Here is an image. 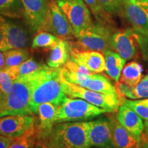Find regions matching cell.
<instances>
[{
	"label": "cell",
	"mask_w": 148,
	"mask_h": 148,
	"mask_svg": "<svg viewBox=\"0 0 148 148\" xmlns=\"http://www.w3.org/2000/svg\"><path fill=\"white\" fill-rule=\"evenodd\" d=\"M54 69L46 65L34 73L16 79L8 93L0 91V118L7 115L32 114L29 105L33 91Z\"/></svg>",
	"instance_id": "6da1fadb"
},
{
	"label": "cell",
	"mask_w": 148,
	"mask_h": 148,
	"mask_svg": "<svg viewBox=\"0 0 148 148\" xmlns=\"http://www.w3.org/2000/svg\"><path fill=\"white\" fill-rule=\"evenodd\" d=\"M39 143L53 148H90L88 122L58 123L47 139Z\"/></svg>",
	"instance_id": "7a4b0ae2"
},
{
	"label": "cell",
	"mask_w": 148,
	"mask_h": 148,
	"mask_svg": "<svg viewBox=\"0 0 148 148\" xmlns=\"http://www.w3.org/2000/svg\"><path fill=\"white\" fill-rule=\"evenodd\" d=\"M112 34L110 25L98 21L92 23L75 37L76 41L71 43V51H96L103 53L111 49Z\"/></svg>",
	"instance_id": "3957f363"
},
{
	"label": "cell",
	"mask_w": 148,
	"mask_h": 148,
	"mask_svg": "<svg viewBox=\"0 0 148 148\" xmlns=\"http://www.w3.org/2000/svg\"><path fill=\"white\" fill-rule=\"evenodd\" d=\"M66 97L62 88L61 67L55 68L53 73L35 88L29 101V110L36 113L40 104L47 102L59 106Z\"/></svg>",
	"instance_id": "277c9868"
},
{
	"label": "cell",
	"mask_w": 148,
	"mask_h": 148,
	"mask_svg": "<svg viewBox=\"0 0 148 148\" xmlns=\"http://www.w3.org/2000/svg\"><path fill=\"white\" fill-rule=\"evenodd\" d=\"M106 112H110L80 98L66 97L58 106L56 123L86 120Z\"/></svg>",
	"instance_id": "5b68a950"
},
{
	"label": "cell",
	"mask_w": 148,
	"mask_h": 148,
	"mask_svg": "<svg viewBox=\"0 0 148 148\" xmlns=\"http://www.w3.org/2000/svg\"><path fill=\"white\" fill-rule=\"evenodd\" d=\"M111 49L125 60L134 58L138 48L148 53V35L128 28L114 32L110 39Z\"/></svg>",
	"instance_id": "8992f818"
},
{
	"label": "cell",
	"mask_w": 148,
	"mask_h": 148,
	"mask_svg": "<svg viewBox=\"0 0 148 148\" xmlns=\"http://www.w3.org/2000/svg\"><path fill=\"white\" fill-rule=\"evenodd\" d=\"M62 74V73H61ZM62 84L63 91L70 97L80 98L94 106L113 112L118 110L121 100L120 96L108 95L87 89L66 81L62 75Z\"/></svg>",
	"instance_id": "52a82bcc"
},
{
	"label": "cell",
	"mask_w": 148,
	"mask_h": 148,
	"mask_svg": "<svg viewBox=\"0 0 148 148\" xmlns=\"http://www.w3.org/2000/svg\"><path fill=\"white\" fill-rule=\"evenodd\" d=\"M40 31L49 32L60 39L68 41L75 38L71 25L56 0H51L49 3Z\"/></svg>",
	"instance_id": "ba28073f"
},
{
	"label": "cell",
	"mask_w": 148,
	"mask_h": 148,
	"mask_svg": "<svg viewBox=\"0 0 148 148\" xmlns=\"http://www.w3.org/2000/svg\"><path fill=\"white\" fill-rule=\"evenodd\" d=\"M117 15L131 29L148 35V0H126Z\"/></svg>",
	"instance_id": "9c48e42d"
},
{
	"label": "cell",
	"mask_w": 148,
	"mask_h": 148,
	"mask_svg": "<svg viewBox=\"0 0 148 148\" xmlns=\"http://www.w3.org/2000/svg\"><path fill=\"white\" fill-rule=\"evenodd\" d=\"M69 20L75 37L92 24L89 8L83 0H56Z\"/></svg>",
	"instance_id": "30bf717a"
},
{
	"label": "cell",
	"mask_w": 148,
	"mask_h": 148,
	"mask_svg": "<svg viewBox=\"0 0 148 148\" xmlns=\"http://www.w3.org/2000/svg\"><path fill=\"white\" fill-rule=\"evenodd\" d=\"M3 38L0 44V51L25 49L29 44V32L27 26L20 23L19 19L3 16Z\"/></svg>",
	"instance_id": "8fae6325"
},
{
	"label": "cell",
	"mask_w": 148,
	"mask_h": 148,
	"mask_svg": "<svg viewBox=\"0 0 148 148\" xmlns=\"http://www.w3.org/2000/svg\"><path fill=\"white\" fill-rule=\"evenodd\" d=\"M51 0H22L24 22L34 34L40 31Z\"/></svg>",
	"instance_id": "7c38bea8"
},
{
	"label": "cell",
	"mask_w": 148,
	"mask_h": 148,
	"mask_svg": "<svg viewBox=\"0 0 148 148\" xmlns=\"http://www.w3.org/2000/svg\"><path fill=\"white\" fill-rule=\"evenodd\" d=\"M35 119L30 114L2 116L0 118V135L12 138L21 136L34 125Z\"/></svg>",
	"instance_id": "4fadbf2b"
},
{
	"label": "cell",
	"mask_w": 148,
	"mask_h": 148,
	"mask_svg": "<svg viewBox=\"0 0 148 148\" xmlns=\"http://www.w3.org/2000/svg\"><path fill=\"white\" fill-rule=\"evenodd\" d=\"M58 106L51 103H44L38 106L36 114L38 118L35 119V129L38 142H44L50 135L53 124L56 123Z\"/></svg>",
	"instance_id": "5bb4252c"
},
{
	"label": "cell",
	"mask_w": 148,
	"mask_h": 148,
	"mask_svg": "<svg viewBox=\"0 0 148 148\" xmlns=\"http://www.w3.org/2000/svg\"><path fill=\"white\" fill-rule=\"evenodd\" d=\"M88 138L90 147L114 148L110 119L100 118L95 121H88Z\"/></svg>",
	"instance_id": "9a60e30c"
},
{
	"label": "cell",
	"mask_w": 148,
	"mask_h": 148,
	"mask_svg": "<svg viewBox=\"0 0 148 148\" xmlns=\"http://www.w3.org/2000/svg\"><path fill=\"white\" fill-rule=\"evenodd\" d=\"M116 117L120 124L129 132L136 137L141 136L144 131L143 119L133 109L121 103Z\"/></svg>",
	"instance_id": "2e32d148"
},
{
	"label": "cell",
	"mask_w": 148,
	"mask_h": 148,
	"mask_svg": "<svg viewBox=\"0 0 148 148\" xmlns=\"http://www.w3.org/2000/svg\"><path fill=\"white\" fill-rule=\"evenodd\" d=\"M70 58L93 73H99L106 69L104 56L99 51H71Z\"/></svg>",
	"instance_id": "e0dca14e"
},
{
	"label": "cell",
	"mask_w": 148,
	"mask_h": 148,
	"mask_svg": "<svg viewBox=\"0 0 148 148\" xmlns=\"http://www.w3.org/2000/svg\"><path fill=\"white\" fill-rule=\"evenodd\" d=\"M111 134L114 148H138L140 137H136L120 124L116 116L110 119Z\"/></svg>",
	"instance_id": "ac0fdd59"
},
{
	"label": "cell",
	"mask_w": 148,
	"mask_h": 148,
	"mask_svg": "<svg viewBox=\"0 0 148 148\" xmlns=\"http://www.w3.org/2000/svg\"><path fill=\"white\" fill-rule=\"evenodd\" d=\"M62 77L68 82L85 88L92 73L71 58L61 67Z\"/></svg>",
	"instance_id": "d6986e66"
},
{
	"label": "cell",
	"mask_w": 148,
	"mask_h": 148,
	"mask_svg": "<svg viewBox=\"0 0 148 148\" xmlns=\"http://www.w3.org/2000/svg\"><path fill=\"white\" fill-rule=\"evenodd\" d=\"M50 49V54L47 59V65L50 67H62L70 59L71 45L68 40L60 39Z\"/></svg>",
	"instance_id": "ffe728a7"
},
{
	"label": "cell",
	"mask_w": 148,
	"mask_h": 148,
	"mask_svg": "<svg viewBox=\"0 0 148 148\" xmlns=\"http://www.w3.org/2000/svg\"><path fill=\"white\" fill-rule=\"evenodd\" d=\"M116 89L119 94L130 99H140L148 98V75L143 78L136 86H130L117 82Z\"/></svg>",
	"instance_id": "44dd1931"
},
{
	"label": "cell",
	"mask_w": 148,
	"mask_h": 148,
	"mask_svg": "<svg viewBox=\"0 0 148 148\" xmlns=\"http://www.w3.org/2000/svg\"><path fill=\"white\" fill-rule=\"evenodd\" d=\"M106 69L105 71L111 78L119 82L121 71L124 67L126 60L115 51L108 49L103 52Z\"/></svg>",
	"instance_id": "7402d4cb"
},
{
	"label": "cell",
	"mask_w": 148,
	"mask_h": 148,
	"mask_svg": "<svg viewBox=\"0 0 148 148\" xmlns=\"http://www.w3.org/2000/svg\"><path fill=\"white\" fill-rule=\"evenodd\" d=\"M86 88L108 95L120 96L118 90L104 75L92 73Z\"/></svg>",
	"instance_id": "603a6c76"
},
{
	"label": "cell",
	"mask_w": 148,
	"mask_h": 148,
	"mask_svg": "<svg viewBox=\"0 0 148 148\" xmlns=\"http://www.w3.org/2000/svg\"><path fill=\"white\" fill-rule=\"evenodd\" d=\"M143 67L136 61L127 63L121 71L119 82L130 86H134L142 79Z\"/></svg>",
	"instance_id": "cb8c5ba5"
},
{
	"label": "cell",
	"mask_w": 148,
	"mask_h": 148,
	"mask_svg": "<svg viewBox=\"0 0 148 148\" xmlns=\"http://www.w3.org/2000/svg\"><path fill=\"white\" fill-rule=\"evenodd\" d=\"M0 16L13 19L23 18L22 0H0Z\"/></svg>",
	"instance_id": "d4e9b609"
},
{
	"label": "cell",
	"mask_w": 148,
	"mask_h": 148,
	"mask_svg": "<svg viewBox=\"0 0 148 148\" xmlns=\"http://www.w3.org/2000/svg\"><path fill=\"white\" fill-rule=\"evenodd\" d=\"M3 52L5 59V68L18 66L30 58V53L26 48L10 49Z\"/></svg>",
	"instance_id": "484cf974"
},
{
	"label": "cell",
	"mask_w": 148,
	"mask_h": 148,
	"mask_svg": "<svg viewBox=\"0 0 148 148\" xmlns=\"http://www.w3.org/2000/svg\"><path fill=\"white\" fill-rule=\"evenodd\" d=\"M45 64L38 63L33 58H29L19 65L7 68V69H10L15 78L18 79L20 77L25 76L28 74L34 73V72L45 67Z\"/></svg>",
	"instance_id": "4316f807"
},
{
	"label": "cell",
	"mask_w": 148,
	"mask_h": 148,
	"mask_svg": "<svg viewBox=\"0 0 148 148\" xmlns=\"http://www.w3.org/2000/svg\"><path fill=\"white\" fill-rule=\"evenodd\" d=\"M37 142L38 137L34 125L25 134L14 138L8 148H34Z\"/></svg>",
	"instance_id": "83f0119b"
},
{
	"label": "cell",
	"mask_w": 148,
	"mask_h": 148,
	"mask_svg": "<svg viewBox=\"0 0 148 148\" xmlns=\"http://www.w3.org/2000/svg\"><path fill=\"white\" fill-rule=\"evenodd\" d=\"M60 38L51 33L40 31L37 32L32 42V49L36 48H52Z\"/></svg>",
	"instance_id": "f1b7e54d"
},
{
	"label": "cell",
	"mask_w": 148,
	"mask_h": 148,
	"mask_svg": "<svg viewBox=\"0 0 148 148\" xmlns=\"http://www.w3.org/2000/svg\"><path fill=\"white\" fill-rule=\"evenodd\" d=\"M88 8L91 11L92 14L96 18L98 22L110 25L111 23V15L103 10L100 0H83Z\"/></svg>",
	"instance_id": "f546056e"
},
{
	"label": "cell",
	"mask_w": 148,
	"mask_h": 148,
	"mask_svg": "<svg viewBox=\"0 0 148 148\" xmlns=\"http://www.w3.org/2000/svg\"><path fill=\"white\" fill-rule=\"evenodd\" d=\"M121 103L126 105L133 109L142 119L148 121V98L129 100L121 98Z\"/></svg>",
	"instance_id": "4dcf8cb0"
},
{
	"label": "cell",
	"mask_w": 148,
	"mask_h": 148,
	"mask_svg": "<svg viewBox=\"0 0 148 148\" xmlns=\"http://www.w3.org/2000/svg\"><path fill=\"white\" fill-rule=\"evenodd\" d=\"M16 79L9 69L5 68L0 70V91L5 94L8 93Z\"/></svg>",
	"instance_id": "1f68e13d"
},
{
	"label": "cell",
	"mask_w": 148,
	"mask_h": 148,
	"mask_svg": "<svg viewBox=\"0 0 148 148\" xmlns=\"http://www.w3.org/2000/svg\"><path fill=\"white\" fill-rule=\"evenodd\" d=\"M126 0H100L103 10L110 15H117Z\"/></svg>",
	"instance_id": "d6a6232c"
},
{
	"label": "cell",
	"mask_w": 148,
	"mask_h": 148,
	"mask_svg": "<svg viewBox=\"0 0 148 148\" xmlns=\"http://www.w3.org/2000/svg\"><path fill=\"white\" fill-rule=\"evenodd\" d=\"M14 138L0 135V148H8Z\"/></svg>",
	"instance_id": "836d02e7"
},
{
	"label": "cell",
	"mask_w": 148,
	"mask_h": 148,
	"mask_svg": "<svg viewBox=\"0 0 148 148\" xmlns=\"http://www.w3.org/2000/svg\"><path fill=\"white\" fill-rule=\"evenodd\" d=\"M138 148H148V135L143 132L140 136V140Z\"/></svg>",
	"instance_id": "e575fe53"
},
{
	"label": "cell",
	"mask_w": 148,
	"mask_h": 148,
	"mask_svg": "<svg viewBox=\"0 0 148 148\" xmlns=\"http://www.w3.org/2000/svg\"><path fill=\"white\" fill-rule=\"evenodd\" d=\"M3 38V16H0V44L1 43Z\"/></svg>",
	"instance_id": "d590c367"
},
{
	"label": "cell",
	"mask_w": 148,
	"mask_h": 148,
	"mask_svg": "<svg viewBox=\"0 0 148 148\" xmlns=\"http://www.w3.org/2000/svg\"><path fill=\"white\" fill-rule=\"evenodd\" d=\"M5 69V59L3 51H0V70Z\"/></svg>",
	"instance_id": "8d00e7d4"
},
{
	"label": "cell",
	"mask_w": 148,
	"mask_h": 148,
	"mask_svg": "<svg viewBox=\"0 0 148 148\" xmlns=\"http://www.w3.org/2000/svg\"><path fill=\"white\" fill-rule=\"evenodd\" d=\"M143 132L145 134L148 135V121H145L144 123V131Z\"/></svg>",
	"instance_id": "74e56055"
},
{
	"label": "cell",
	"mask_w": 148,
	"mask_h": 148,
	"mask_svg": "<svg viewBox=\"0 0 148 148\" xmlns=\"http://www.w3.org/2000/svg\"><path fill=\"white\" fill-rule=\"evenodd\" d=\"M34 148H45V146H44L43 145H42L41 143H38V142H37L36 145L34 146Z\"/></svg>",
	"instance_id": "f35d334b"
},
{
	"label": "cell",
	"mask_w": 148,
	"mask_h": 148,
	"mask_svg": "<svg viewBox=\"0 0 148 148\" xmlns=\"http://www.w3.org/2000/svg\"><path fill=\"white\" fill-rule=\"evenodd\" d=\"M38 143H39V142H38ZM42 145H43L44 146H45V148H53V147H50V146H48V145H44V144H42V143H41Z\"/></svg>",
	"instance_id": "ab89813d"
}]
</instances>
